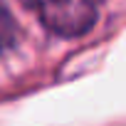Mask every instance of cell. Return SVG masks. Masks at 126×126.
<instances>
[{
  "label": "cell",
  "mask_w": 126,
  "mask_h": 126,
  "mask_svg": "<svg viewBox=\"0 0 126 126\" xmlns=\"http://www.w3.org/2000/svg\"><path fill=\"white\" fill-rule=\"evenodd\" d=\"M40 22L62 37L84 35L96 22V0H25Z\"/></svg>",
  "instance_id": "1"
},
{
  "label": "cell",
  "mask_w": 126,
  "mask_h": 126,
  "mask_svg": "<svg viewBox=\"0 0 126 126\" xmlns=\"http://www.w3.org/2000/svg\"><path fill=\"white\" fill-rule=\"evenodd\" d=\"M15 37H17V25L10 17L5 3L0 0V52H5L8 47H13L15 45Z\"/></svg>",
  "instance_id": "2"
}]
</instances>
